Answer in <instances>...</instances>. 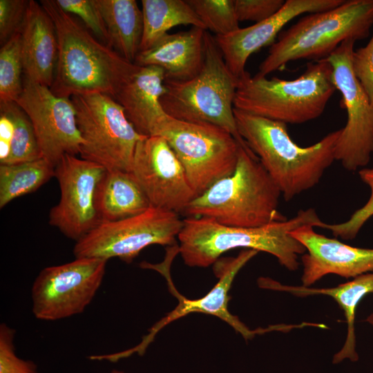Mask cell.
Listing matches in <instances>:
<instances>
[{"mask_svg":"<svg viewBox=\"0 0 373 373\" xmlns=\"http://www.w3.org/2000/svg\"><path fill=\"white\" fill-rule=\"evenodd\" d=\"M322 222L313 208L301 209L289 220L258 227H229L207 218L187 217L178 236L179 253L185 265L207 267L224 252L245 248L271 254L294 271L300 266L298 256L305 254L306 249L289 232L307 225L318 227Z\"/></svg>","mask_w":373,"mask_h":373,"instance_id":"6da1fadb","label":"cell"},{"mask_svg":"<svg viewBox=\"0 0 373 373\" xmlns=\"http://www.w3.org/2000/svg\"><path fill=\"white\" fill-rule=\"evenodd\" d=\"M239 135L257 156L285 201L315 186L335 160L341 129L303 147L290 137L287 124L234 108Z\"/></svg>","mask_w":373,"mask_h":373,"instance_id":"7a4b0ae2","label":"cell"},{"mask_svg":"<svg viewBox=\"0 0 373 373\" xmlns=\"http://www.w3.org/2000/svg\"><path fill=\"white\" fill-rule=\"evenodd\" d=\"M40 3L52 19L58 39L51 91L58 97L68 98L88 93L114 97L136 64L97 40L56 1L41 0Z\"/></svg>","mask_w":373,"mask_h":373,"instance_id":"3957f363","label":"cell"},{"mask_svg":"<svg viewBox=\"0 0 373 373\" xmlns=\"http://www.w3.org/2000/svg\"><path fill=\"white\" fill-rule=\"evenodd\" d=\"M280 195L257 156L240 146L233 172L194 198L182 214L229 227H258L286 220L278 209Z\"/></svg>","mask_w":373,"mask_h":373,"instance_id":"277c9868","label":"cell"},{"mask_svg":"<svg viewBox=\"0 0 373 373\" xmlns=\"http://www.w3.org/2000/svg\"><path fill=\"white\" fill-rule=\"evenodd\" d=\"M336 90L327 58L309 63L291 80L252 77L245 71L238 78L233 107L286 124H303L322 115Z\"/></svg>","mask_w":373,"mask_h":373,"instance_id":"5b68a950","label":"cell"},{"mask_svg":"<svg viewBox=\"0 0 373 373\" xmlns=\"http://www.w3.org/2000/svg\"><path fill=\"white\" fill-rule=\"evenodd\" d=\"M373 25V0H348L322 12L309 13L279 34L257 75H267L298 59L329 57L343 42L365 38Z\"/></svg>","mask_w":373,"mask_h":373,"instance_id":"8992f818","label":"cell"},{"mask_svg":"<svg viewBox=\"0 0 373 373\" xmlns=\"http://www.w3.org/2000/svg\"><path fill=\"white\" fill-rule=\"evenodd\" d=\"M238 84L227 66L215 37L204 33V59L200 72L185 82L165 80L160 98L169 116L184 122L219 126L231 133L240 145L250 151L238 133L233 101Z\"/></svg>","mask_w":373,"mask_h":373,"instance_id":"52a82bcc","label":"cell"},{"mask_svg":"<svg viewBox=\"0 0 373 373\" xmlns=\"http://www.w3.org/2000/svg\"><path fill=\"white\" fill-rule=\"evenodd\" d=\"M77 124L83 140L82 158L107 170L131 171L139 133L121 105L103 93L75 95L70 97Z\"/></svg>","mask_w":373,"mask_h":373,"instance_id":"ba28073f","label":"cell"},{"mask_svg":"<svg viewBox=\"0 0 373 373\" xmlns=\"http://www.w3.org/2000/svg\"><path fill=\"white\" fill-rule=\"evenodd\" d=\"M155 135L166 140L198 196L235 170L240 145L219 126L184 122L167 115Z\"/></svg>","mask_w":373,"mask_h":373,"instance_id":"9c48e42d","label":"cell"},{"mask_svg":"<svg viewBox=\"0 0 373 373\" xmlns=\"http://www.w3.org/2000/svg\"><path fill=\"white\" fill-rule=\"evenodd\" d=\"M178 247L168 249L165 260L159 264L142 262L140 264L143 269H153L160 272L166 280L170 292L178 299V304L171 312L157 322L150 329L142 342L135 347L117 353L118 359L128 357L135 353L142 355L148 345L153 341L156 334L166 325L189 314L200 312L215 316L231 326L246 340L253 338L256 334H262L271 331H285V325H271L266 328L250 329L238 316L230 313L228 302L230 296L228 292L233 280L238 271L253 258L258 251L254 249H244L236 257L218 260L214 263L213 271L218 282L204 296L195 300H190L180 294L175 287L170 276L169 267L174 256L179 251Z\"/></svg>","mask_w":373,"mask_h":373,"instance_id":"30bf717a","label":"cell"},{"mask_svg":"<svg viewBox=\"0 0 373 373\" xmlns=\"http://www.w3.org/2000/svg\"><path fill=\"white\" fill-rule=\"evenodd\" d=\"M183 226L179 214L151 207L144 213L120 220L101 222L74 246L75 258L131 262L152 245H171Z\"/></svg>","mask_w":373,"mask_h":373,"instance_id":"8fae6325","label":"cell"},{"mask_svg":"<svg viewBox=\"0 0 373 373\" xmlns=\"http://www.w3.org/2000/svg\"><path fill=\"white\" fill-rule=\"evenodd\" d=\"M354 43L345 41L327 57L332 66L333 83L341 95V106L347 112V122L336 145L335 160L350 171L365 167L373 153V104L352 69Z\"/></svg>","mask_w":373,"mask_h":373,"instance_id":"7c38bea8","label":"cell"},{"mask_svg":"<svg viewBox=\"0 0 373 373\" xmlns=\"http://www.w3.org/2000/svg\"><path fill=\"white\" fill-rule=\"evenodd\" d=\"M107 261L76 258L43 269L31 289L35 316L42 321H57L82 313L102 283Z\"/></svg>","mask_w":373,"mask_h":373,"instance_id":"4fadbf2b","label":"cell"},{"mask_svg":"<svg viewBox=\"0 0 373 373\" xmlns=\"http://www.w3.org/2000/svg\"><path fill=\"white\" fill-rule=\"evenodd\" d=\"M106 171L103 166L76 155H63L55 169L60 200L50 211L49 224L76 242L100 224L96 193Z\"/></svg>","mask_w":373,"mask_h":373,"instance_id":"5bb4252c","label":"cell"},{"mask_svg":"<svg viewBox=\"0 0 373 373\" xmlns=\"http://www.w3.org/2000/svg\"><path fill=\"white\" fill-rule=\"evenodd\" d=\"M15 102L30 119L43 158L55 166L63 155L79 154L83 140L70 98L58 97L49 87L23 76Z\"/></svg>","mask_w":373,"mask_h":373,"instance_id":"9a60e30c","label":"cell"},{"mask_svg":"<svg viewBox=\"0 0 373 373\" xmlns=\"http://www.w3.org/2000/svg\"><path fill=\"white\" fill-rule=\"evenodd\" d=\"M131 172L151 207L182 213L198 196L180 161L161 136H145L137 142Z\"/></svg>","mask_w":373,"mask_h":373,"instance_id":"2e32d148","label":"cell"},{"mask_svg":"<svg viewBox=\"0 0 373 373\" xmlns=\"http://www.w3.org/2000/svg\"><path fill=\"white\" fill-rule=\"evenodd\" d=\"M289 233L306 249L301 257V281L305 287H311L329 274L354 278L373 271V249L352 247L327 238L316 232L311 225Z\"/></svg>","mask_w":373,"mask_h":373,"instance_id":"e0dca14e","label":"cell"},{"mask_svg":"<svg viewBox=\"0 0 373 373\" xmlns=\"http://www.w3.org/2000/svg\"><path fill=\"white\" fill-rule=\"evenodd\" d=\"M343 0H287L273 16L251 26L239 28L215 39L231 73L239 78L249 57L262 47L274 44L276 37L291 19L304 13L334 8Z\"/></svg>","mask_w":373,"mask_h":373,"instance_id":"ac0fdd59","label":"cell"},{"mask_svg":"<svg viewBox=\"0 0 373 373\" xmlns=\"http://www.w3.org/2000/svg\"><path fill=\"white\" fill-rule=\"evenodd\" d=\"M164 70L155 66L136 64L113 97L123 108L136 131L144 136L155 135L167 115L160 98L165 92Z\"/></svg>","mask_w":373,"mask_h":373,"instance_id":"d6986e66","label":"cell"},{"mask_svg":"<svg viewBox=\"0 0 373 373\" xmlns=\"http://www.w3.org/2000/svg\"><path fill=\"white\" fill-rule=\"evenodd\" d=\"M205 31L193 26L187 31L168 33L150 48L140 51L134 64L162 68L165 80H190L200 72L204 64Z\"/></svg>","mask_w":373,"mask_h":373,"instance_id":"ffe728a7","label":"cell"},{"mask_svg":"<svg viewBox=\"0 0 373 373\" xmlns=\"http://www.w3.org/2000/svg\"><path fill=\"white\" fill-rule=\"evenodd\" d=\"M23 76L50 88L58 57L56 28L40 3L30 0L21 32Z\"/></svg>","mask_w":373,"mask_h":373,"instance_id":"44dd1931","label":"cell"},{"mask_svg":"<svg viewBox=\"0 0 373 373\" xmlns=\"http://www.w3.org/2000/svg\"><path fill=\"white\" fill-rule=\"evenodd\" d=\"M260 288L289 293L299 298L310 296H327L332 298L343 310L347 323V335L341 349L334 355L332 363L338 364L345 359L358 360L356 350L355 314L360 302L373 294V271L354 278L352 280L333 287H312L303 285H287L269 277L258 280Z\"/></svg>","mask_w":373,"mask_h":373,"instance_id":"7402d4cb","label":"cell"},{"mask_svg":"<svg viewBox=\"0 0 373 373\" xmlns=\"http://www.w3.org/2000/svg\"><path fill=\"white\" fill-rule=\"evenodd\" d=\"M151 207L131 172L106 169L96 193V209L100 223L135 216Z\"/></svg>","mask_w":373,"mask_h":373,"instance_id":"603a6c76","label":"cell"},{"mask_svg":"<svg viewBox=\"0 0 373 373\" xmlns=\"http://www.w3.org/2000/svg\"><path fill=\"white\" fill-rule=\"evenodd\" d=\"M108 35V46L128 62L140 52L143 15L135 0H96Z\"/></svg>","mask_w":373,"mask_h":373,"instance_id":"cb8c5ba5","label":"cell"},{"mask_svg":"<svg viewBox=\"0 0 373 373\" xmlns=\"http://www.w3.org/2000/svg\"><path fill=\"white\" fill-rule=\"evenodd\" d=\"M143 34L140 51L152 47L174 26L206 28L186 0H142Z\"/></svg>","mask_w":373,"mask_h":373,"instance_id":"d4e9b609","label":"cell"},{"mask_svg":"<svg viewBox=\"0 0 373 373\" xmlns=\"http://www.w3.org/2000/svg\"><path fill=\"white\" fill-rule=\"evenodd\" d=\"M54 166L46 159L0 164V208L12 200L37 191L55 176Z\"/></svg>","mask_w":373,"mask_h":373,"instance_id":"484cf974","label":"cell"},{"mask_svg":"<svg viewBox=\"0 0 373 373\" xmlns=\"http://www.w3.org/2000/svg\"><path fill=\"white\" fill-rule=\"evenodd\" d=\"M14 124L10 155L7 164L30 162L42 157L33 126L24 111L15 102H0Z\"/></svg>","mask_w":373,"mask_h":373,"instance_id":"4316f807","label":"cell"},{"mask_svg":"<svg viewBox=\"0 0 373 373\" xmlns=\"http://www.w3.org/2000/svg\"><path fill=\"white\" fill-rule=\"evenodd\" d=\"M21 34L11 37L0 49V102H15L23 89Z\"/></svg>","mask_w":373,"mask_h":373,"instance_id":"83f0119b","label":"cell"},{"mask_svg":"<svg viewBox=\"0 0 373 373\" xmlns=\"http://www.w3.org/2000/svg\"><path fill=\"white\" fill-rule=\"evenodd\" d=\"M208 29L226 35L239 29L233 0H186Z\"/></svg>","mask_w":373,"mask_h":373,"instance_id":"f1b7e54d","label":"cell"},{"mask_svg":"<svg viewBox=\"0 0 373 373\" xmlns=\"http://www.w3.org/2000/svg\"><path fill=\"white\" fill-rule=\"evenodd\" d=\"M358 175L370 189V195L367 202L343 222L327 224L323 222L319 226L329 230L335 237L343 240L354 239L365 222L373 216V168H363L359 170Z\"/></svg>","mask_w":373,"mask_h":373,"instance_id":"f546056e","label":"cell"},{"mask_svg":"<svg viewBox=\"0 0 373 373\" xmlns=\"http://www.w3.org/2000/svg\"><path fill=\"white\" fill-rule=\"evenodd\" d=\"M55 1L63 10L78 16L95 36L108 46V32L96 0Z\"/></svg>","mask_w":373,"mask_h":373,"instance_id":"4dcf8cb0","label":"cell"},{"mask_svg":"<svg viewBox=\"0 0 373 373\" xmlns=\"http://www.w3.org/2000/svg\"><path fill=\"white\" fill-rule=\"evenodd\" d=\"M15 331L2 323L0 325V373H38L36 365L23 360L15 353Z\"/></svg>","mask_w":373,"mask_h":373,"instance_id":"1f68e13d","label":"cell"},{"mask_svg":"<svg viewBox=\"0 0 373 373\" xmlns=\"http://www.w3.org/2000/svg\"><path fill=\"white\" fill-rule=\"evenodd\" d=\"M28 0H0V43L3 46L21 33L29 6Z\"/></svg>","mask_w":373,"mask_h":373,"instance_id":"d6a6232c","label":"cell"},{"mask_svg":"<svg viewBox=\"0 0 373 373\" xmlns=\"http://www.w3.org/2000/svg\"><path fill=\"white\" fill-rule=\"evenodd\" d=\"M283 0H233L238 21L261 22L276 14L284 5Z\"/></svg>","mask_w":373,"mask_h":373,"instance_id":"836d02e7","label":"cell"},{"mask_svg":"<svg viewBox=\"0 0 373 373\" xmlns=\"http://www.w3.org/2000/svg\"><path fill=\"white\" fill-rule=\"evenodd\" d=\"M353 71L373 104V34L366 46L354 50Z\"/></svg>","mask_w":373,"mask_h":373,"instance_id":"e575fe53","label":"cell"},{"mask_svg":"<svg viewBox=\"0 0 373 373\" xmlns=\"http://www.w3.org/2000/svg\"><path fill=\"white\" fill-rule=\"evenodd\" d=\"M14 124L10 117L0 110V164H7L10 155Z\"/></svg>","mask_w":373,"mask_h":373,"instance_id":"d590c367","label":"cell"},{"mask_svg":"<svg viewBox=\"0 0 373 373\" xmlns=\"http://www.w3.org/2000/svg\"><path fill=\"white\" fill-rule=\"evenodd\" d=\"M365 321L373 326V313L367 316Z\"/></svg>","mask_w":373,"mask_h":373,"instance_id":"8d00e7d4","label":"cell"},{"mask_svg":"<svg viewBox=\"0 0 373 373\" xmlns=\"http://www.w3.org/2000/svg\"><path fill=\"white\" fill-rule=\"evenodd\" d=\"M110 373H125V372L114 370L111 371Z\"/></svg>","mask_w":373,"mask_h":373,"instance_id":"74e56055","label":"cell"}]
</instances>
